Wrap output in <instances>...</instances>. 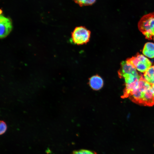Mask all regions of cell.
Returning a JSON list of instances; mask_svg holds the SVG:
<instances>
[{
	"mask_svg": "<svg viewBox=\"0 0 154 154\" xmlns=\"http://www.w3.org/2000/svg\"><path fill=\"white\" fill-rule=\"evenodd\" d=\"M118 73L119 77L124 79L125 83L122 97H129L137 87L142 76L139 74L134 67L125 61L121 63Z\"/></svg>",
	"mask_w": 154,
	"mask_h": 154,
	"instance_id": "6da1fadb",
	"label": "cell"
},
{
	"mask_svg": "<svg viewBox=\"0 0 154 154\" xmlns=\"http://www.w3.org/2000/svg\"><path fill=\"white\" fill-rule=\"evenodd\" d=\"M7 125L5 122L3 121H0V134L1 135L4 134L6 131Z\"/></svg>",
	"mask_w": 154,
	"mask_h": 154,
	"instance_id": "7c38bea8",
	"label": "cell"
},
{
	"mask_svg": "<svg viewBox=\"0 0 154 154\" xmlns=\"http://www.w3.org/2000/svg\"><path fill=\"white\" fill-rule=\"evenodd\" d=\"M133 101L148 106L154 104V96L151 85L145 81L142 76L136 89L129 96Z\"/></svg>",
	"mask_w": 154,
	"mask_h": 154,
	"instance_id": "7a4b0ae2",
	"label": "cell"
},
{
	"mask_svg": "<svg viewBox=\"0 0 154 154\" xmlns=\"http://www.w3.org/2000/svg\"><path fill=\"white\" fill-rule=\"evenodd\" d=\"M126 61L134 67L137 70L144 73L152 65L151 62L148 59L139 53L131 58H127Z\"/></svg>",
	"mask_w": 154,
	"mask_h": 154,
	"instance_id": "277c9868",
	"label": "cell"
},
{
	"mask_svg": "<svg viewBox=\"0 0 154 154\" xmlns=\"http://www.w3.org/2000/svg\"><path fill=\"white\" fill-rule=\"evenodd\" d=\"M151 90L154 96V84L151 85Z\"/></svg>",
	"mask_w": 154,
	"mask_h": 154,
	"instance_id": "4fadbf2b",
	"label": "cell"
},
{
	"mask_svg": "<svg viewBox=\"0 0 154 154\" xmlns=\"http://www.w3.org/2000/svg\"><path fill=\"white\" fill-rule=\"evenodd\" d=\"M143 77L149 84H154V64L144 73Z\"/></svg>",
	"mask_w": 154,
	"mask_h": 154,
	"instance_id": "9c48e42d",
	"label": "cell"
},
{
	"mask_svg": "<svg viewBox=\"0 0 154 154\" xmlns=\"http://www.w3.org/2000/svg\"><path fill=\"white\" fill-rule=\"evenodd\" d=\"M80 7L90 5L95 3L96 0H73Z\"/></svg>",
	"mask_w": 154,
	"mask_h": 154,
	"instance_id": "30bf717a",
	"label": "cell"
},
{
	"mask_svg": "<svg viewBox=\"0 0 154 154\" xmlns=\"http://www.w3.org/2000/svg\"><path fill=\"white\" fill-rule=\"evenodd\" d=\"M89 83L92 89L94 90H98L102 87L104 81L101 76L96 75L90 77L89 80Z\"/></svg>",
	"mask_w": 154,
	"mask_h": 154,
	"instance_id": "52a82bcc",
	"label": "cell"
},
{
	"mask_svg": "<svg viewBox=\"0 0 154 154\" xmlns=\"http://www.w3.org/2000/svg\"><path fill=\"white\" fill-rule=\"evenodd\" d=\"M71 154H97L94 151L85 149H81L73 151Z\"/></svg>",
	"mask_w": 154,
	"mask_h": 154,
	"instance_id": "8fae6325",
	"label": "cell"
},
{
	"mask_svg": "<svg viewBox=\"0 0 154 154\" xmlns=\"http://www.w3.org/2000/svg\"><path fill=\"white\" fill-rule=\"evenodd\" d=\"M142 53L144 55L149 58H154V43L147 42L144 45Z\"/></svg>",
	"mask_w": 154,
	"mask_h": 154,
	"instance_id": "ba28073f",
	"label": "cell"
},
{
	"mask_svg": "<svg viewBox=\"0 0 154 154\" xmlns=\"http://www.w3.org/2000/svg\"><path fill=\"white\" fill-rule=\"evenodd\" d=\"M138 27L146 39H154V12L143 16L139 21Z\"/></svg>",
	"mask_w": 154,
	"mask_h": 154,
	"instance_id": "3957f363",
	"label": "cell"
},
{
	"mask_svg": "<svg viewBox=\"0 0 154 154\" xmlns=\"http://www.w3.org/2000/svg\"><path fill=\"white\" fill-rule=\"evenodd\" d=\"M11 21L8 18L1 15L0 17V37L3 38L6 37L11 30Z\"/></svg>",
	"mask_w": 154,
	"mask_h": 154,
	"instance_id": "8992f818",
	"label": "cell"
},
{
	"mask_svg": "<svg viewBox=\"0 0 154 154\" xmlns=\"http://www.w3.org/2000/svg\"><path fill=\"white\" fill-rule=\"evenodd\" d=\"M91 32L85 27H76L71 33V39L72 42L77 45L86 44L90 40Z\"/></svg>",
	"mask_w": 154,
	"mask_h": 154,
	"instance_id": "5b68a950",
	"label": "cell"
}]
</instances>
